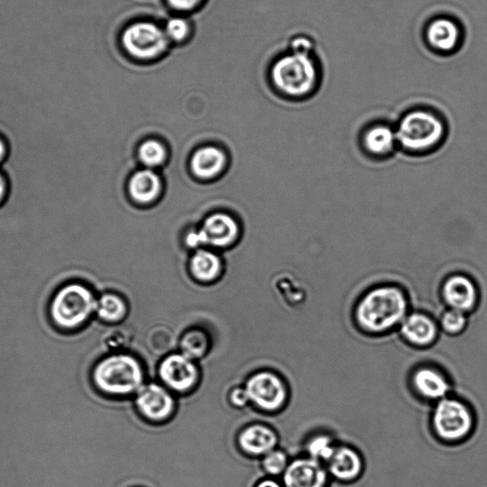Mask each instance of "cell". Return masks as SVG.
I'll return each mask as SVG.
<instances>
[{
	"mask_svg": "<svg viewBox=\"0 0 487 487\" xmlns=\"http://www.w3.org/2000/svg\"><path fill=\"white\" fill-rule=\"evenodd\" d=\"M191 266L194 277L203 282L215 279L221 271V259L207 250H199L193 257Z\"/></svg>",
	"mask_w": 487,
	"mask_h": 487,
	"instance_id": "obj_23",
	"label": "cell"
},
{
	"mask_svg": "<svg viewBox=\"0 0 487 487\" xmlns=\"http://www.w3.org/2000/svg\"><path fill=\"white\" fill-rule=\"evenodd\" d=\"M230 400L238 407H244L250 401L246 389H235L230 394Z\"/></svg>",
	"mask_w": 487,
	"mask_h": 487,
	"instance_id": "obj_34",
	"label": "cell"
},
{
	"mask_svg": "<svg viewBox=\"0 0 487 487\" xmlns=\"http://www.w3.org/2000/svg\"><path fill=\"white\" fill-rule=\"evenodd\" d=\"M10 144L5 134L0 133V167H2L9 159Z\"/></svg>",
	"mask_w": 487,
	"mask_h": 487,
	"instance_id": "obj_35",
	"label": "cell"
},
{
	"mask_svg": "<svg viewBox=\"0 0 487 487\" xmlns=\"http://www.w3.org/2000/svg\"><path fill=\"white\" fill-rule=\"evenodd\" d=\"M427 37L433 48L448 52L457 46L460 31L455 23L447 19H438L428 26Z\"/></svg>",
	"mask_w": 487,
	"mask_h": 487,
	"instance_id": "obj_18",
	"label": "cell"
},
{
	"mask_svg": "<svg viewBox=\"0 0 487 487\" xmlns=\"http://www.w3.org/2000/svg\"><path fill=\"white\" fill-rule=\"evenodd\" d=\"M411 381L416 393L426 400L438 401L447 397L451 390L446 376L432 366L417 368Z\"/></svg>",
	"mask_w": 487,
	"mask_h": 487,
	"instance_id": "obj_16",
	"label": "cell"
},
{
	"mask_svg": "<svg viewBox=\"0 0 487 487\" xmlns=\"http://www.w3.org/2000/svg\"><path fill=\"white\" fill-rule=\"evenodd\" d=\"M399 328L402 338L416 347H428L438 338V326L422 312L408 314Z\"/></svg>",
	"mask_w": 487,
	"mask_h": 487,
	"instance_id": "obj_15",
	"label": "cell"
},
{
	"mask_svg": "<svg viewBox=\"0 0 487 487\" xmlns=\"http://www.w3.org/2000/svg\"><path fill=\"white\" fill-rule=\"evenodd\" d=\"M409 314V300L394 285H383L368 292L359 302L356 319L363 331L383 334L399 327Z\"/></svg>",
	"mask_w": 487,
	"mask_h": 487,
	"instance_id": "obj_2",
	"label": "cell"
},
{
	"mask_svg": "<svg viewBox=\"0 0 487 487\" xmlns=\"http://www.w3.org/2000/svg\"><path fill=\"white\" fill-rule=\"evenodd\" d=\"M442 329L449 335L462 333L467 326L466 313L456 310H448L441 317Z\"/></svg>",
	"mask_w": 487,
	"mask_h": 487,
	"instance_id": "obj_27",
	"label": "cell"
},
{
	"mask_svg": "<svg viewBox=\"0 0 487 487\" xmlns=\"http://www.w3.org/2000/svg\"><path fill=\"white\" fill-rule=\"evenodd\" d=\"M272 77L281 92L298 96L314 88L317 71L310 55L292 53L275 64Z\"/></svg>",
	"mask_w": 487,
	"mask_h": 487,
	"instance_id": "obj_5",
	"label": "cell"
},
{
	"mask_svg": "<svg viewBox=\"0 0 487 487\" xmlns=\"http://www.w3.org/2000/svg\"><path fill=\"white\" fill-rule=\"evenodd\" d=\"M137 406L146 418L155 422H160L172 414L175 401L170 393L162 386L150 383L141 386L140 389Z\"/></svg>",
	"mask_w": 487,
	"mask_h": 487,
	"instance_id": "obj_12",
	"label": "cell"
},
{
	"mask_svg": "<svg viewBox=\"0 0 487 487\" xmlns=\"http://www.w3.org/2000/svg\"><path fill=\"white\" fill-rule=\"evenodd\" d=\"M203 0H167V5L180 12H188L196 8Z\"/></svg>",
	"mask_w": 487,
	"mask_h": 487,
	"instance_id": "obj_33",
	"label": "cell"
},
{
	"mask_svg": "<svg viewBox=\"0 0 487 487\" xmlns=\"http://www.w3.org/2000/svg\"><path fill=\"white\" fill-rule=\"evenodd\" d=\"M127 314L124 300L113 293H104L97 297L95 317L106 325H114L123 320Z\"/></svg>",
	"mask_w": 487,
	"mask_h": 487,
	"instance_id": "obj_21",
	"label": "cell"
},
{
	"mask_svg": "<svg viewBox=\"0 0 487 487\" xmlns=\"http://www.w3.org/2000/svg\"><path fill=\"white\" fill-rule=\"evenodd\" d=\"M164 31L170 41L182 42L190 36L191 24L187 20L175 16V18L167 21Z\"/></svg>",
	"mask_w": 487,
	"mask_h": 487,
	"instance_id": "obj_29",
	"label": "cell"
},
{
	"mask_svg": "<svg viewBox=\"0 0 487 487\" xmlns=\"http://www.w3.org/2000/svg\"><path fill=\"white\" fill-rule=\"evenodd\" d=\"M122 46L130 56L140 60L156 59L167 51L170 41L164 29L153 23H136L122 33Z\"/></svg>",
	"mask_w": 487,
	"mask_h": 487,
	"instance_id": "obj_7",
	"label": "cell"
},
{
	"mask_svg": "<svg viewBox=\"0 0 487 487\" xmlns=\"http://www.w3.org/2000/svg\"><path fill=\"white\" fill-rule=\"evenodd\" d=\"M442 293L446 304L451 310L467 313L477 305L476 285L465 275H456L447 278L443 285Z\"/></svg>",
	"mask_w": 487,
	"mask_h": 487,
	"instance_id": "obj_13",
	"label": "cell"
},
{
	"mask_svg": "<svg viewBox=\"0 0 487 487\" xmlns=\"http://www.w3.org/2000/svg\"><path fill=\"white\" fill-rule=\"evenodd\" d=\"M257 487H283V486L274 480H265L259 482Z\"/></svg>",
	"mask_w": 487,
	"mask_h": 487,
	"instance_id": "obj_36",
	"label": "cell"
},
{
	"mask_svg": "<svg viewBox=\"0 0 487 487\" xmlns=\"http://www.w3.org/2000/svg\"><path fill=\"white\" fill-rule=\"evenodd\" d=\"M474 425V415L463 401L447 396L437 401L432 427L439 439L447 443L463 441L472 434Z\"/></svg>",
	"mask_w": 487,
	"mask_h": 487,
	"instance_id": "obj_4",
	"label": "cell"
},
{
	"mask_svg": "<svg viewBox=\"0 0 487 487\" xmlns=\"http://www.w3.org/2000/svg\"><path fill=\"white\" fill-rule=\"evenodd\" d=\"M91 379L100 394L123 396L139 392L144 377L137 359L127 355H111L96 362Z\"/></svg>",
	"mask_w": 487,
	"mask_h": 487,
	"instance_id": "obj_3",
	"label": "cell"
},
{
	"mask_svg": "<svg viewBox=\"0 0 487 487\" xmlns=\"http://www.w3.org/2000/svg\"><path fill=\"white\" fill-rule=\"evenodd\" d=\"M239 227L227 214L217 213L207 218L203 230L191 232L187 243L192 248L212 245L222 248L231 244L238 238Z\"/></svg>",
	"mask_w": 487,
	"mask_h": 487,
	"instance_id": "obj_9",
	"label": "cell"
},
{
	"mask_svg": "<svg viewBox=\"0 0 487 487\" xmlns=\"http://www.w3.org/2000/svg\"><path fill=\"white\" fill-rule=\"evenodd\" d=\"M325 465L330 477L345 483L359 479L364 470L360 453L347 446H338Z\"/></svg>",
	"mask_w": 487,
	"mask_h": 487,
	"instance_id": "obj_14",
	"label": "cell"
},
{
	"mask_svg": "<svg viewBox=\"0 0 487 487\" xmlns=\"http://www.w3.org/2000/svg\"><path fill=\"white\" fill-rule=\"evenodd\" d=\"M180 348L182 354L192 360L203 357L210 348L207 333L200 329L189 330L184 334L180 341Z\"/></svg>",
	"mask_w": 487,
	"mask_h": 487,
	"instance_id": "obj_24",
	"label": "cell"
},
{
	"mask_svg": "<svg viewBox=\"0 0 487 487\" xmlns=\"http://www.w3.org/2000/svg\"><path fill=\"white\" fill-rule=\"evenodd\" d=\"M288 465L287 455L280 450L268 452L263 461V466L266 473L274 476L284 473Z\"/></svg>",
	"mask_w": 487,
	"mask_h": 487,
	"instance_id": "obj_30",
	"label": "cell"
},
{
	"mask_svg": "<svg viewBox=\"0 0 487 487\" xmlns=\"http://www.w3.org/2000/svg\"><path fill=\"white\" fill-rule=\"evenodd\" d=\"M445 134L443 122L425 111H414L402 117L396 140L410 150H425L438 144Z\"/></svg>",
	"mask_w": 487,
	"mask_h": 487,
	"instance_id": "obj_6",
	"label": "cell"
},
{
	"mask_svg": "<svg viewBox=\"0 0 487 487\" xmlns=\"http://www.w3.org/2000/svg\"><path fill=\"white\" fill-rule=\"evenodd\" d=\"M395 140L396 133L390 127L378 125L365 133L364 145L368 153L384 156L392 152Z\"/></svg>",
	"mask_w": 487,
	"mask_h": 487,
	"instance_id": "obj_22",
	"label": "cell"
},
{
	"mask_svg": "<svg viewBox=\"0 0 487 487\" xmlns=\"http://www.w3.org/2000/svg\"><path fill=\"white\" fill-rule=\"evenodd\" d=\"M97 296L92 285L69 281L60 285L50 300L48 314L61 332L74 333L86 328L95 317Z\"/></svg>",
	"mask_w": 487,
	"mask_h": 487,
	"instance_id": "obj_1",
	"label": "cell"
},
{
	"mask_svg": "<svg viewBox=\"0 0 487 487\" xmlns=\"http://www.w3.org/2000/svg\"><path fill=\"white\" fill-rule=\"evenodd\" d=\"M148 345L157 355H163L175 346V338L171 330L158 327L150 330L148 336Z\"/></svg>",
	"mask_w": 487,
	"mask_h": 487,
	"instance_id": "obj_26",
	"label": "cell"
},
{
	"mask_svg": "<svg viewBox=\"0 0 487 487\" xmlns=\"http://www.w3.org/2000/svg\"><path fill=\"white\" fill-rule=\"evenodd\" d=\"M338 446L330 435L316 434L307 444L309 457L326 464Z\"/></svg>",
	"mask_w": 487,
	"mask_h": 487,
	"instance_id": "obj_25",
	"label": "cell"
},
{
	"mask_svg": "<svg viewBox=\"0 0 487 487\" xmlns=\"http://www.w3.org/2000/svg\"><path fill=\"white\" fill-rule=\"evenodd\" d=\"M159 375L171 389L185 392L191 390L198 378V371L192 359L186 356L172 355L163 360Z\"/></svg>",
	"mask_w": 487,
	"mask_h": 487,
	"instance_id": "obj_11",
	"label": "cell"
},
{
	"mask_svg": "<svg viewBox=\"0 0 487 487\" xmlns=\"http://www.w3.org/2000/svg\"><path fill=\"white\" fill-rule=\"evenodd\" d=\"M250 401L262 410L275 411L287 400V390L275 374L261 373L251 377L246 385Z\"/></svg>",
	"mask_w": 487,
	"mask_h": 487,
	"instance_id": "obj_8",
	"label": "cell"
},
{
	"mask_svg": "<svg viewBox=\"0 0 487 487\" xmlns=\"http://www.w3.org/2000/svg\"><path fill=\"white\" fill-rule=\"evenodd\" d=\"M291 46L293 49V53L305 55H311V51L313 48L311 41L305 37L293 39Z\"/></svg>",
	"mask_w": 487,
	"mask_h": 487,
	"instance_id": "obj_32",
	"label": "cell"
},
{
	"mask_svg": "<svg viewBox=\"0 0 487 487\" xmlns=\"http://www.w3.org/2000/svg\"><path fill=\"white\" fill-rule=\"evenodd\" d=\"M276 444L277 437L275 431L259 425L246 428L239 437V445L248 455H267L274 450Z\"/></svg>",
	"mask_w": 487,
	"mask_h": 487,
	"instance_id": "obj_17",
	"label": "cell"
},
{
	"mask_svg": "<svg viewBox=\"0 0 487 487\" xmlns=\"http://www.w3.org/2000/svg\"><path fill=\"white\" fill-rule=\"evenodd\" d=\"M329 474L326 465L310 457L293 461L284 470V487H328Z\"/></svg>",
	"mask_w": 487,
	"mask_h": 487,
	"instance_id": "obj_10",
	"label": "cell"
},
{
	"mask_svg": "<svg viewBox=\"0 0 487 487\" xmlns=\"http://www.w3.org/2000/svg\"><path fill=\"white\" fill-rule=\"evenodd\" d=\"M224 165V154L214 147L198 149L192 159L193 172L201 178L214 177L223 170Z\"/></svg>",
	"mask_w": 487,
	"mask_h": 487,
	"instance_id": "obj_19",
	"label": "cell"
},
{
	"mask_svg": "<svg viewBox=\"0 0 487 487\" xmlns=\"http://www.w3.org/2000/svg\"><path fill=\"white\" fill-rule=\"evenodd\" d=\"M11 195V181L8 174L0 167V208H3Z\"/></svg>",
	"mask_w": 487,
	"mask_h": 487,
	"instance_id": "obj_31",
	"label": "cell"
},
{
	"mask_svg": "<svg viewBox=\"0 0 487 487\" xmlns=\"http://www.w3.org/2000/svg\"><path fill=\"white\" fill-rule=\"evenodd\" d=\"M166 158L164 147L158 141L149 140L140 149V160L149 167H157L163 163Z\"/></svg>",
	"mask_w": 487,
	"mask_h": 487,
	"instance_id": "obj_28",
	"label": "cell"
},
{
	"mask_svg": "<svg viewBox=\"0 0 487 487\" xmlns=\"http://www.w3.org/2000/svg\"><path fill=\"white\" fill-rule=\"evenodd\" d=\"M131 197L140 203H148L155 200L161 191V182L152 171H141L134 175L129 185Z\"/></svg>",
	"mask_w": 487,
	"mask_h": 487,
	"instance_id": "obj_20",
	"label": "cell"
}]
</instances>
